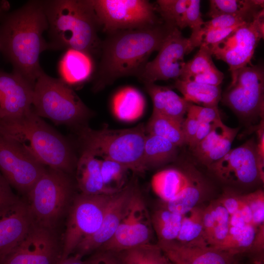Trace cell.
<instances>
[{
	"label": "cell",
	"mask_w": 264,
	"mask_h": 264,
	"mask_svg": "<svg viewBox=\"0 0 264 264\" xmlns=\"http://www.w3.org/2000/svg\"><path fill=\"white\" fill-rule=\"evenodd\" d=\"M48 24L44 0H30L0 19V51L15 71L34 85L43 71L41 53L49 49L43 37Z\"/></svg>",
	"instance_id": "6da1fadb"
},
{
	"label": "cell",
	"mask_w": 264,
	"mask_h": 264,
	"mask_svg": "<svg viewBox=\"0 0 264 264\" xmlns=\"http://www.w3.org/2000/svg\"><path fill=\"white\" fill-rule=\"evenodd\" d=\"M173 27L161 22L109 34L101 44V61L94 89H100L122 77H138L150 55L159 50Z\"/></svg>",
	"instance_id": "7a4b0ae2"
},
{
	"label": "cell",
	"mask_w": 264,
	"mask_h": 264,
	"mask_svg": "<svg viewBox=\"0 0 264 264\" xmlns=\"http://www.w3.org/2000/svg\"><path fill=\"white\" fill-rule=\"evenodd\" d=\"M49 49H73L92 56L101 50L100 27L90 0H44Z\"/></svg>",
	"instance_id": "3957f363"
},
{
	"label": "cell",
	"mask_w": 264,
	"mask_h": 264,
	"mask_svg": "<svg viewBox=\"0 0 264 264\" xmlns=\"http://www.w3.org/2000/svg\"><path fill=\"white\" fill-rule=\"evenodd\" d=\"M0 132L19 142L45 166L68 174L75 169L78 158L69 143L32 108L21 118L0 122Z\"/></svg>",
	"instance_id": "277c9868"
},
{
	"label": "cell",
	"mask_w": 264,
	"mask_h": 264,
	"mask_svg": "<svg viewBox=\"0 0 264 264\" xmlns=\"http://www.w3.org/2000/svg\"><path fill=\"white\" fill-rule=\"evenodd\" d=\"M78 132L82 152L118 162L134 173L145 171L143 151L147 134L143 124L127 129L97 130L83 126Z\"/></svg>",
	"instance_id": "5b68a950"
},
{
	"label": "cell",
	"mask_w": 264,
	"mask_h": 264,
	"mask_svg": "<svg viewBox=\"0 0 264 264\" xmlns=\"http://www.w3.org/2000/svg\"><path fill=\"white\" fill-rule=\"evenodd\" d=\"M32 107L41 118L78 128L84 126L91 113L72 88L44 71L34 84Z\"/></svg>",
	"instance_id": "8992f818"
},
{
	"label": "cell",
	"mask_w": 264,
	"mask_h": 264,
	"mask_svg": "<svg viewBox=\"0 0 264 264\" xmlns=\"http://www.w3.org/2000/svg\"><path fill=\"white\" fill-rule=\"evenodd\" d=\"M69 174L46 168L27 194L33 224L53 230L66 211L73 193Z\"/></svg>",
	"instance_id": "52a82bcc"
},
{
	"label": "cell",
	"mask_w": 264,
	"mask_h": 264,
	"mask_svg": "<svg viewBox=\"0 0 264 264\" xmlns=\"http://www.w3.org/2000/svg\"><path fill=\"white\" fill-rule=\"evenodd\" d=\"M231 82L221 95L222 103L246 119L263 118L264 71L262 65L248 66L231 73Z\"/></svg>",
	"instance_id": "ba28073f"
},
{
	"label": "cell",
	"mask_w": 264,
	"mask_h": 264,
	"mask_svg": "<svg viewBox=\"0 0 264 264\" xmlns=\"http://www.w3.org/2000/svg\"><path fill=\"white\" fill-rule=\"evenodd\" d=\"M112 195H86L81 193L74 198L59 261L69 256L83 240L98 230Z\"/></svg>",
	"instance_id": "9c48e42d"
},
{
	"label": "cell",
	"mask_w": 264,
	"mask_h": 264,
	"mask_svg": "<svg viewBox=\"0 0 264 264\" xmlns=\"http://www.w3.org/2000/svg\"><path fill=\"white\" fill-rule=\"evenodd\" d=\"M100 27L110 34L161 23L146 0H90Z\"/></svg>",
	"instance_id": "30bf717a"
},
{
	"label": "cell",
	"mask_w": 264,
	"mask_h": 264,
	"mask_svg": "<svg viewBox=\"0 0 264 264\" xmlns=\"http://www.w3.org/2000/svg\"><path fill=\"white\" fill-rule=\"evenodd\" d=\"M264 36V10L239 26L220 42L208 46L217 59L225 62L230 73L252 65L255 49Z\"/></svg>",
	"instance_id": "8fae6325"
},
{
	"label": "cell",
	"mask_w": 264,
	"mask_h": 264,
	"mask_svg": "<svg viewBox=\"0 0 264 264\" xmlns=\"http://www.w3.org/2000/svg\"><path fill=\"white\" fill-rule=\"evenodd\" d=\"M45 169L21 143L0 132V172L11 187L26 195Z\"/></svg>",
	"instance_id": "7c38bea8"
},
{
	"label": "cell",
	"mask_w": 264,
	"mask_h": 264,
	"mask_svg": "<svg viewBox=\"0 0 264 264\" xmlns=\"http://www.w3.org/2000/svg\"><path fill=\"white\" fill-rule=\"evenodd\" d=\"M207 168L226 183L247 186L264 182V160L260 158L253 139L231 149Z\"/></svg>",
	"instance_id": "4fadbf2b"
},
{
	"label": "cell",
	"mask_w": 264,
	"mask_h": 264,
	"mask_svg": "<svg viewBox=\"0 0 264 264\" xmlns=\"http://www.w3.org/2000/svg\"><path fill=\"white\" fill-rule=\"evenodd\" d=\"M153 230L151 217L136 187L129 207L113 236L98 250L118 253L152 243Z\"/></svg>",
	"instance_id": "5bb4252c"
},
{
	"label": "cell",
	"mask_w": 264,
	"mask_h": 264,
	"mask_svg": "<svg viewBox=\"0 0 264 264\" xmlns=\"http://www.w3.org/2000/svg\"><path fill=\"white\" fill-rule=\"evenodd\" d=\"M192 51L188 38L173 27L155 58L148 61L138 77L144 84L179 79L185 64L184 56Z\"/></svg>",
	"instance_id": "9a60e30c"
},
{
	"label": "cell",
	"mask_w": 264,
	"mask_h": 264,
	"mask_svg": "<svg viewBox=\"0 0 264 264\" xmlns=\"http://www.w3.org/2000/svg\"><path fill=\"white\" fill-rule=\"evenodd\" d=\"M58 256V242L53 230L32 224L1 264H55Z\"/></svg>",
	"instance_id": "2e32d148"
},
{
	"label": "cell",
	"mask_w": 264,
	"mask_h": 264,
	"mask_svg": "<svg viewBox=\"0 0 264 264\" xmlns=\"http://www.w3.org/2000/svg\"><path fill=\"white\" fill-rule=\"evenodd\" d=\"M135 188L136 185L132 181L112 195L99 228L78 244L75 250V254L83 257L97 251L112 238L129 207Z\"/></svg>",
	"instance_id": "e0dca14e"
},
{
	"label": "cell",
	"mask_w": 264,
	"mask_h": 264,
	"mask_svg": "<svg viewBox=\"0 0 264 264\" xmlns=\"http://www.w3.org/2000/svg\"><path fill=\"white\" fill-rule=\"evenodd\" d=\"M34 86L15 71L0 69V122L18 119L32 109Z\"/></svg>",
	"instance_id": "ac0fdd59"
},
{
	"label": "cell",
	"mask_w": 264,
	"mask_h": 264,
	"mask_svg": "<svg viewBox=\"0 0 264 264\" xmlns=\"http://www.w3.org/2000/svg\"><path fill=\"white\" fill-rule=\"evenodd\" d=\"M26 201L19 198L0 211V263L20 243L32 225Z\"/></svg>",
	"instance_id": "d6986e66"
},
{
	"label": "cell",
	"mask_w": 264,
	"mask_h": 264,
	"mask_svg": "<svg viewBox=\"0 0 264 264\" xmlns=\"http://www.w3.org/2000/svg\"><path fill=\"white\" fill-rule=\"evenodd\" d=\"M156 244L172 264H237V254L211 246L186 245L176 240Z\"/></svg>",
	"instance_id": "ffe728a7"
},
{
	"label": "cell",
	"mask_w": 264,
	"mask_h": 264,
	"mask_svg": "<svg viewBox=\"0 0 264 264\" xmlns=\"http://www.w3.org/2000/svg\"><path fill=\"white\" fill-rule=\"evenodd\" d=\"M239 131L221 120L214 125L209 133L192 151L197 160L207 167L224 156L231 149Z\"/></svg>",
	"instance_id": "44dd1931"
},
{
	"label": "cell",
	"mask_w": 264,
	"mask_h": 264,
	"mask_svg": "<svg viewBox=\"0 0 264 264\" xmlns=\"http://www.w3.org/2000/svg\"><path fill=\"white\" fill-rule=\"evenodd\" d=\"M200 174L192 165L182 168H170L157 172L152 177V188L164 202L177 196Z\"/></svg>",
	"instance_id": "7402d4cb"
},
{
	"label": "cell",
	"mask_w": 264,
	"mask_h": 264,
	"mask_svg": "<svg viewBox=\"0 0 264 264\" xmlns=\"http://www.w3.org/2000/svg\"><path fill=\"white\" fill-rule=\"evenodd\" d=\"M153 103V113L173 119L182 124L190 102L167 86L144 84Z\"/></svg>",
	"instance_id": "603a6c76"
},
{
	"label": "cell",
	"mask_w": 264,
	"mask_h": 264,
	"mask_svg": "<svg viewBox=\"0 0 264 264\" xmlns=\"http://www.w3.org/2000/svg\"><path fill=\"white\" fill-rule=\"evenodd\" d=\"M93 70L92 56L73 49L66 50L58 65L60 79L71 88L88 81Z\"/></svg>",
	"instance_id": "cb8c5ba5"
},
{
	"label": "cell",
	"mask_w": 264,
	"mask_h": 264,
	"mask_svg": "<svg viewBox=\"0 0 264 264\" xmlns=\"http://www.w3.org/2000/svg\"><path fill=\"white\" fill-rule=\"evenodd\" d=\"M76 179L81 194L86 195H111L105 186L101 172L100 160L82 152L76 166Z\"/></svg>",
	"instance_id": "d4e9b609"
},
{
	"label": "cell",
	"mask_w": 264,
	"mask_h": 264,
	"mask_svg": "<svg viewBox=\"0 0 264 264\" xmlns=\"http://www.w3.org/2000/svg\"><path fill=\"white\" fill-rule=\"evenodd\" d=\"M146 102L142 93L136 88L126 87L119 89L112 96L111 108L117 119L132 122L143 114Z\"/></svg>",
	"instance_id": "484cf974"
},
{
	"label": "cell",
	"mask_w": 264,
	"mask_h": 264,
	"mask_svg": "<svg viewBox=\"0 0 264 264\" xmlns=\"http://www.w3.org/2000/svg\"><path fill=\"white\" fill-rule=\"evenodd\" d=\"M264 231V228H258L251 224H246L241 227L229 226L225 240L216 248L237 255L248 250H262Z\"/></svg>",
	"instance_id": "4316f807"
},
{
	"label": "cell",
	"mask_w": 264,
	"mask_h": 264,
	"mask_svg": "<svg viewBox=\"0 0 264 264\" xmlns=\"http://www.w3.org/2000/svg\"><path fill=\"white\" fill-rule=\"evenodd\" d=\"M175 87L188 102L207 107H217L221 99L220 86L209 85L192 81L177 79Z\"/></svg>",
	"instance_id": "83f0119b"
},
{
	"label": "cell",
	"mask_w": 264,
	"mask_h": 264,
	"mask_svg": "<svg viewBox=\"0 0 264 264\" xmlns=\"http://www.w3.org/2000/svg\"><path fill=\"white\" fill-rule=\"evenodd\" d=\"M177 147L167 139L153 134H147L143 151V165L145 171L174 161Z\"/></svg>",
	"instance_id": "f1b7e54d"
},
{
	"label": "cell",
	"mask_w": 264,
	"mask_h": 264,
	"mask_svg": "<svg viewBox=\"0 0 264 264\" xmlns=\"http://www.w3.org/2000/svg\"><path fill=\"white\" fill-rule=\"evenodd\" d=\"M208 186L200 174L164 207L175 213L184 215L197 207L207 190Z\"/></svg>",
	"instance_id": "f546056e"
},
{
	"label": "cell",
	"mask_w": 264,
	"mask_h": 264,
	"mask_svg": "<svg viewBox=\"0 0 264 264\" xmlns=\"http://www.w3.org/2000/svg\"><path fill=\"white\" fill-rule=\"evenodd\" d=\"M202 214L203 208L197 206L183 215L176 241L186 245L208 246L203 230Z\"/></svg>",
	"instance_id": "4dcf8cb0"
},
{
	"label": "cell",
	"mask_w": 264,
	"mask_h": 264,
	"mask_svg": "<svg viewBox=\"0 0 264 264\" xmlns=\"http://www.w3.org/2000/svg\"><path fill=\"white\" fill-rule=\"evenodd\" d=\"M182 125L171 118L152 113L145 129L148 134L164 138L178 147L185 144Z\"/></svg>",
	"instance_id": "1f68e13d"
},
{
	"label": "cell",
	"mask_w": 264,
	"mask_h": 264,
	"mask_svg": "<svg viewBox=\"0 0 264 264\" xmlns=\"http://www.w3.org/2000/svg\"><path fill=\"white\" fill-rule=\"evenodd\" d=\"M183 215L173 212L164 207L156 210L151 217L153 230L158 242L176 240Z\"/></svg>",
	"instance_id": "d6a6232c"
},
{
	"label": "cell",
	"mask_w": 264,
	"mask_h": 264,
	"mask_svg": "<svg viewBox=\"0 0 264 264\" xmlns=\"http://www.w3.org/2000/svg\"><path fill=\"white\" fill-rule=\"evenodd\" d=\"M115 253L121 264H170L159 247L152 243Z\"/></svg>",
	"instance_id": "836d02e7"
},
{
	"label": "cell",
	"mask_w": 264,
	"mask_h": 264,
	"mask_svg": "<svg viewBox=\"0 0 264 264\" xmlns=\"http://www.w3.org/2000/svg\"><path fill=\"white\" fill-rule=\"evenodd\" d=\"M208 15L211 19L236 15L264 8L262 0H211Z\"/></svg>",
	"instance_id": "e575fe53"
},
{
	"label": "cell",
	"mask_w": 264,
	"mask_h": 264,
	"mask_svg": "<svg viewBox=\"0 0 264 264\" xmlns=\"http://www.w3.org/2000/svg\"><path fill=\"white\" fill-rule=\"evenodd\" d=\"M101 175L103 182L112 193H116L123 189L127 180L130 169L118 162L108 159L100 160Z\"/></svg>",
	"instance_id": "d590c367"
},
{
	"label": "cell",
	"mask_w": 264,
	"mask_h": 264,
	"mask_svg": "<svg viewBox=\"0 0 264 264\" xmlns=\"http://www.w3.org/2000/svg\"><path fill=\"white\" fill-rule=\"evenodd\" d=\"M200 1L191 0V2L181 20L178 29L189 27L192 30L188 38L192 50L196 47L200 46L202 40V28L204 22L200 12Z\"/></svg>",
	"instance_id": "8d00e7d4"
},
{
	"label": "cell",
	"mask_w": 264,
	"mask_h": 264,
	"mask_svg": "<svg viewBox=\"0 0 264 264\" xmlns=\"http://www.w3.org/2000/svg\"><path fill=\"white\" fill-rule=\"evenodd\" d=\"M191 0H158L154 6L164 22L178 28Z\"/></svg>",
	"instance_id": "74e56055"
},
{
	"label": "cell",
	"mask_w": 264,
	"mask_h": 264,
	"mask_svg": "<svg viewBox=\"0 0 264 264\" xmlns=\"http://www.w3.org/2000/svg\"><path fill=\"white\" fill-rule=\"evenodd\" d=\"M215 66L209 47L201 44L199 50L194 57L189 62H185L179 79L189 80L194 76L204 72Z\"/></svg>",
	"instance_id": "f35d334b"
},
{
	"label": "cell",
	"mask_w": 264,
	"mask_h": 264,
	"mask_svg": "<svg viewBox=\"0 0 264 264\" xmlns=\"http://www.w3.org/2000/svg\"><path fill=\"white\" fill-rule=\"evenodd\" d=\"M263 9L236 15H222L212 18L204 22L202 28V37L203 34L208 31L230 27L247 22L252 20Z\"/></svg>",
	"instance_id": "ab89813d"
},
{
	"label": "cell",
	"mask_w": 264,
	"mask_h": 264,
	"mask_svg": "<svg viewBox=\"0 0 264 264\" xmlns=\"http://www.w3.org/2000/svg\"><path fill=\"white\" fill-rule=\"evenodd\" d=\"M242 196L251 210L252 224L258 228H264V194L263 191L259 190Z\"/></svg>",
	"instance_id": "60d3db41"
},
{
	"label": "cell",
	"mask_w": 264,
	"mask_h": 264,
	"mask_svg": "<svg viewBox=\"0 0 264 264\" xmlns=\"http://www.w3.org/2000/svg\"><path fill=\"white\" fill-rule=\"evenodd\" d=\"M187 113L195 117L199 123H214L221 120L218 107H202L190 103Z\"/></svg>",
	"instance_id": "b9f144b4"
},
{
	"label": "cell",
	"mask_w": 264,
	"mask_h": 264,
	"mask_svg": "<svg viewBox=\"0 0 264 264\" xmlns=\"http://www.w3.org/2000/svg\"><path fill=\"white\" fill-rule=\"evenodd\" d=\"M224 78L223 73L215 66L202 73L194 76L189 80L199 83L219 86Z\"/></svg>",
	"instance_id": "7bdbcfd3"
},
{
	"label": "cell",
	"mask_w": 264,
	"mask_h": 264,
	"mask_svg": "<svg viewBox=\"0 0 264 264\" xmlns=\"http://www.w3.org/2000/svg\"><path fill=\"white\" fill-rule=\"evenodd\" d=\"M240 25L208 31L203 34L201 44L207 46L215 44L225 39Z\"/></svg>",
	"instance_id": "ee69618b"
},
{
	"label": "cell",
	"mask_w": 264,
	"mask_h": 264,
	"mask_svg": "<svg viewBox=\"0 0 264 264\" xmlns=\"http://www.w3.org/2000/svg\"><path fill=\"white\" fill-rule=\"evenodd\" d=\"M19 198L14 194L11 186L0 172V211Z\"/></svg>",
	"instance_id": "f6af8a7d"
},
{
	"label": "cell",
	"mask_w": 264,
	"mask_h": 264,
	"mask_svg": "<svg viewBox=\"0 0 264 264\" xmlns=\"http://www.w3.org/2000/svg\"><path fill=\"white\" fill-rule=\"evenodd\" d=\"M226 209L230 216L235 214L240 210L241 205V195L236 193L227 191L218 200Z\"/></svg>",
	"instance_id": "bcb514c9"
},
{
	"label": "cell",
	"mask_w": 264,
	"mask_h": 264,
	"mask_svg": "<svg viewBox=\"0 0 264 264\" xmlns=\"http://www.w3.org/2000/svg\"><path fill=\"white\" fill-rule=\"evenodd\" d=\"M88 262V264H121L116 253L103 250L96 251Z\"/></svg>",
	"instance_id": "7dc6e473"
},
{
	"label": "cell",
	"mask_w": 264,
	"mask_h": 264,
	"mask_svg": "<svg viewBox=\"0 0 264 264\" xmlns=\"http://www.w3.org/2000/svg\"><path fill=\"white\" fill-rule=\"evenodd\" d=\"M199 125L198 120L191 115L186 113L182 125L185 144L189 145L194 138Z\"/></svg>",
	"instance_id": "c3c4849f"
},
{
	"label": "cell",
	"mask_w": 264,
	"mask_h": 264,
	"mask_svg": "<svg viewBox=\"0 0 264 264\" xmlns=\"http://www.w3.org/2000/svg\"><path fill=\"white\" fill-rule=\"evenodd\" d=\"M216 123H199V125L197 132L194 138L188 145L189 148L191 150L194 148H195L199 142H200L209 133V132L212 130Z\"/></svg>",
	"instance_id": "681fc988"
},
{
	"label": "cell",
	"mask_w": 264,
	"mask_h": 264,
	"mask_svg": "<svg viewBox=\"0 0 264 264\" xmlns=\"http://www.w3.org/2000/svg\"><path fill=\"white\" fill-rule=\"evenodd\" d=\"M239 212L244 222L247 224H252L251 210L242 195H241V205Z\"/></svg>",
	"instance_id": "f907efd6"
},
{
	"label": "cell",
	"mask_w": 264,
	"mask_h": 264,
	"mask_svg": "<svg viewBox=\"0 0 264 264\" xmlns=\"http://www.w3.org/2000/svg\"><path fill=\"white\" fill-rule=\"evenodd\" d=\"M57 264H88V261H84L80 256L75 254L59 261Z\"/></svg>",
	"instance_id": "816d5d0a"
},
{
	"label": "cell",
	"mask_w": 264,
	"mask_h": 264,
	"mask_svg": "<svg viewBox=\"0 0 264 264\" xmlns=\"http://www.w3.org/2000/svg\"><path fill=\"white\" fill-rule=\"evenodd\" d=\"M9 6V3L6 1H2L0 3V19L8 11Z\"/></svg>",
	"instance_id": "f5cc1de1"
},
{
	"label": "cell",
	"mask_w": 264,
	"mask_h": 264,
	"mask_svg": "<svg viewBox=\"0 0 264 264\" xmlns=\"http://www.w3.org/2000/svg\"><path fill=\"white\" fill-rule=\"evenodd\" d=\"M170 264H172L170 262Z\"/></svg>",
	"instance_id": "db71d44e"
}]
</instances>
